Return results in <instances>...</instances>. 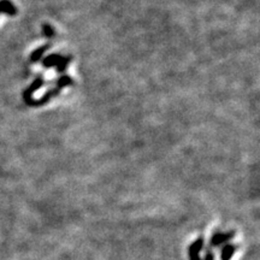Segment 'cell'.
Masks as SVG:
<instances>
[{"label": "cell", "instance_id": "obj_5", "mask_svg": "<svg viewBox=\"0 0 260 260\" xmlns=\"http://www.w3.org/2000/svg\"><path fill=\"white\" fill-rule=\"evenodd\" d=\"M213 259H214V254L212 253V251H210V249H207V251L205 252L204 260H213Z\"/></svg>", "mask_w": 260, "mask_h": 260}, {"label": "cell", "instance_id": "obj_2", "mask_svg": "<svg viewBox=\"0 0 260 260\" xmlns=\"http://www.w3.org/2000/svg\"><path fill=\"white\" fill-rule=\"evenodd\" d=\"M205 245L204 237H199L189 246L188 249V255H189V260H203L200 256V253L203 251Z\"/></svg>", "mask_w": 260, "mask_h": 260}, {"label": "cell", "instance_id": "obj_4", "mask_svg": "<svg viewBox=\"0 0 260 260\" xmlns=\"http://www.w3.org/2000/svg\"><path fill=\"white\" fill-rule=\"evenodd\" d=\"M15 6L9 0H2L0 2V12H6L9 15H15Z\"/></svg>", "mask_w": 260, "mask_h": 260}, {"label": "cell", "instance_id": "obj_1", "mask_svg": "<svg viewBox=\"0 0 260 260\" xmlns=\"http://www.w3.org/2000/svg\"><path fill=\"white\" fill-rule=\"evenodd\" d=\"M235 236V232H228V233H216L211 236L210 239V246L211 247H219L226 243L228 241Z\"/></svg>", "mask_w": 260, "mask_h": 260}, {"label": "cell", "instance_id": "obj_3", "mask_svg": "<svg viewBox=\"0 0 260 260\" xmlns=\"http://www.w3.org/2000/svg\"><path fill=\"white\" fill-rule=\"evenodd\" d=\"M236 245H234V243H228L222 248V251H220V260H230L233 258V255L235 254L236 252Z\"/></svg>", "mask_w": 260, "mask_h": 260}]
</instances>
